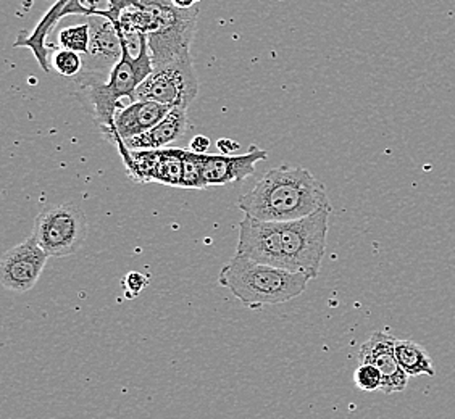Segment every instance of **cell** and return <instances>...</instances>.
<instances>
[{
	"label": "cell",
	"mask_w": 455,
	"mask_h": 419,
	"mask_svg": "<svg viewBox=\"0 0 455 419\" xmlns=\"http://www.w3.org/2000/svg\"><path fill=\"white\" fill-rule=\"evenodd\" d=\"M244 217L286 223L306 218L330 207V199L315 176L302 166L281 165L263 173L249 193L237 199Z\"/></svg>",
	"instance_id": "obj_1"
},
{
	"label": "cell",
	"mask_w": 455,
	"mask_h": 419,
	"mask_svg": "<svg viewBox=\"0 0 455 419\" xmlns=\"http://www.w3.org/2000/svg\"><path fill=\"white\" fill-rule=\"evenodd\" d=\"M310 281L302 273L275 268L239 255H235L219 274L220 286L251 310L288 304L306 292Z\"/></svg>",
	"instance_id": "obj_2"
},
{
	"label": "cell",
	"mask_w": 455,
	"mask_h": 419,
	"mask_svg": "<svg viewBox=\"0 0 455 419\" xmlns=\"http://www.w3.org/2000/svg\"><path fill=\"white\" fill-rule=\"evenodd\" d=\"M331 205L296 221L278 223L286 270L302 273L310 280L320 274L330 229Z\"/></svg>",
	"instance_id": "obj_3"
},
{
	"label": "cell",
	"mask_w": 455,
	"mask_h": 419,
	"mask_svg": "<svg viewBox=\"0 0 455 419\" xmlns=\"http://www.w3.org/2000/svg\"><path fill=\"white\" fill-rule=\"evenodd\" d=\"M152 15L148 45L152 67L164 65L189 52L197 27L199 9L180 10L172 0H140Z\"/></svg>",
	"instance_id": "obj_4"
},
{
	"label": "cell",
	"mask_w": 455,
	"mask_h": 419,
	"mask_svg": "<svg viewBox=\"0 0 455 419\" xmlns=\"http://www.w3.org/2000/svg\"><path fill=\"white\" fill-rule=\"evenodd\" d=\"M89 226L84 210L78 203H59L43 210L35 219L33 234L37 244L52 258L76 254L86 242Z\"/></svg>",
	"instance_id": "obj_5"
},
{
	"label": "cell",
	"mask_w": 455,
	"mask_h": 419,
	"mask_svg": "<svg viewBox=\"0 0 455 419\" xmlns=\"http://www.w3.org/2000/svg\"><path fill=\"white\" fill-rule=\"evenodd\" d=\"M199 94L191 52L156 67L136 91V100H150L172 108H188Z\"/></svg>",
	"instance_id": "obj_6"
},
{
	"label": "cell",
	"mask_w": 455,
	"mask_h": 419,
	"mask_svg": "<svg viewBox=\"0 0 455 419\" xmlns=\"http://www.w3.org/2000/svg\"><path fill=\"white\" fill-rule=\"evenodd\" d=\"M49 255L37 244L35 236L25 239L21 244L10 249L0 260L2 286L18 294H25L35 288L45 268Z\"/></svg>",
	"instance_id": "obj_7"
},
{
	"label": "cell",
	"mask_w": 455,
	"mask_h": 419,
	"mask_svg": "<svg viewBox=\"0 0 455 419\" xmlns=\"http://www.w3.org/2000/svg\"><path fill=\"white\" fill-rule=\"evenodd\" d=\"M395 336L385 328L373 332L357 353L359 363H368L379 369L383 376L381 392L386 395L403 392L409 385V376L403 373L395 357Z\"/></svg>",
	"instance_id": "obj_8"
},
{
	"label": "cell",
	"mask_w": 455,
	"mask_h": 419,
	"mask_svg": "<svg viewBox=\"0 0 455 419\" xmlns=\"http://www.w3.org/2000/svg\"><path fill=\"white\" fill-rule=\"evenodd\" d=\"M88 23L91 27V44L89 52L81 55L83 73L110 76L115 65L122 59V36L114 21L108 18L91 15Z\"/></svg>",
	"instance_id": "obj_9"
},
{
	"label": "cell",
	"mask_w": 455,
	"mask_h": 419,
	"mask_svg": "<svg viewBox=\"0 0 455 419\" xmlns=\"http://www.w3.org/2000/svg\"><path fill=\"white\" fill-rule=\"evenodd\" d=\"M267 158H268V152L257 146H251V149L244 155H221V154L199 155L204 187L227 186V184L244 181L247 178L255 175L257 162H263Z\"/></svg>",
	"instance_id": "obj_10"
},
{
	"label": "cell",
	"mask_w": 455,
	"mask_h": 419,
	"mask_svg": "<svg viewBox=\"0 0 455 419\" xmlns=\"http://www.w3.org/2000/svg\"><path fill=\"white\" fill-rule=\"evenodd\" d=\"M170 112L172 107L150 100H136L126 105L115 115V139L112 144L118 149L124 140L156 128Z\"/></svg>",
	"instance_id": "obj_11"
},
{
	"label": "cell",
	"mask_w": 455,
	"mask_h": 419,
	"mask_svg": "<svg viewBox=\"0 0 455 419\" xmlns=\"http://www.w3.org/2000/svg\"><path fill=\"white\" fill-rule=\"evenodd\" d=\"M188 124H189L188 108L175 107L162 122L158 123L156 128H152L150 131L136 136L132 139L124 140L122 146L128 150L164 149V147H167L168 144L183 138L188 131Z\"/></svg>",
	"instance_id": "obj_12"
},
{
	"label": "cell",
	"mask_w": 455,
	"mask_h": 419,
	"mask_svg": "<svg viewBox=\"0 0 455 419\" xmlns=\"http://www.w3.org/2000/svg\"><path fill=\"white\" fill-rule=\"evenodd\" d=\"M395 357H397V361L403 368V373L409 377H413V376L435 377L436 376L435 363H433L428 350L425 349L419 342L397 339L395 341Z\"/></svg>",
	"instance_id": "obj_13"
},
{
	"label": "cell",
	"mask_w": 455,
	"mask_h": 419,
	"mask_svg": "<svg viewBox=\"0 0 455 419\" xmlns=\"http://www.w3.org/2000/svg\"><path fill=\"white\" fill-rule=\"evenodd\" d=\"M184 154L186 149L156 150L152 183L183 187Z\"/></svg>",
	"instance_id": "obj_14"
},
{
	"label": "cell",
	"mask_w": 455,
	"mask_h": 419,
	"mask_svg": "<svg viewBox=\"0 0 455 419\" xmlns=\"http://www.w3.org/2000/svg\"><path fill=\"white\" fill-rule=\"evenodd\" d=\"M59 41H60L61 49L73 51V52L79 53V55H86L89 52V44H91V27H89V23L61 29Z\"/></svg>",
	"instance_id": "obj_15"
},
{
	"label": "cell",
	"mask_w": 455,
	"mask_h": 419,
	"mask_svg": "<svg viewBox=\"0 0 455 419\" xmlns=\"http://www.w3.org/2000/svg\"><path fill=\"white\" fill-rule=\"evenodd\" d=\"M354 384L362 392H377L381 391L383 376L377 367L368 363H359V367L354 371Z\"/></svg>",
	"instance_id": "obj_16"
},
{
	"label": "cell",
	"mask_w": 455,
	"mask_h": 419,
	"mask_svg": "<svg viewBox=\"0 0 455 419\" xmlns=\"http://www.w3.org/2000/svg\"><path fill=\"white\" fill-rule=\"evenodd\" d=\"M52 65L63 76H78L83 73V57L67 49H61L53 55Z\"/></svg>",
	"instance_id": "obj_17"
},
{
	"label": "cell",
	"mask_w": 455,
	"mask_h": 419,
	"mask_svg": "<svg viewBox=\"0 0 455 419\" xmlns=\"http://www.w3.org/2000/svg\"><path fill=\"white\" fill-rule=\"evenodd\" d=\"M183 189H205L201 175L199 154L186 149L184 154Z\"/></svg>",
	"instance_id": "obj_18"
},
{
	"label": "cell",
	"mask_w": 455,
	"mask_h": 419,
	"mask_svg": "<svg viewBox=\"0 0 455 419\" xmlns=\"http://www.w3.org/2000/svg\"><path fill=\"white\" fill-rule=\"evenodd\" d=\"M149 276L138 273V271H132L123 278V290H124V297L132 298L140 297V294L149 286Z\"/></svg>",
	"instance_id": "obj_19"
},
{
	"label": "cell",
	"mask_w": 455,
	"mask_h": 419,
	"mask_svg": "<svg viewBox=\"0 0 455 419\" xmlns=\"http://www.w3.org/2000/svg\"><path fill=\"white\" fill-rule=\"evenodd\" d=\"M108 4H110V9L106 10V12H99L96 15L108 18L114 23H116L120 20V15H122L123 12L130 9L132 5H138L140 0H108Z\"/></svg>",
	"instance_id": "obj_20"
},
{
	"label": "cell",
	"mask_w": 455,
	"mask_h": 419,
	"mask_svg": "<svg viewBox=\"0 0 455 419\" xmlns=\"http://www.w3.org/2000/svg\"><path fill=\"white\" fill-rule=\"evenodd\" d=\"M211 147V139L209 138H205V136H196L193 140H191V144H189V150H193L194 154H199V155H204V154H207V149Z\"/></svg>",
	"instance_id": "obj_21"
},
{
	"label": "cell",
	"mask_w": 455,
	"mask_h": 419,
	"mask_svg": "<svg viewBox=\"0 0 455 419\" xmlns=\"http://www.w3.org/2000/svg\"><path fill=\"white\" fill-rule=\"evenodd\" d=\"M221 155H233V152L241 149V146L233 139H220L217 142Z\"/></svg>",
	"instance_id": "obj_22"
},
{
	"label": "cell",
	"mask_w": 455,
	"mask_h": 419,
	"mask_svg": "<svg viewBox=\"0 0 455 419\" xmlns=\"http://www.w3.org/2000/svg\"><path fill=\"white\" fill-rule=\"evenodd\" d=\"M172 4L175 5L176 9L191 10L196 9L199 0H172Z\"/></svg>",
	"instance_id": "obj_23"
}]
</instances>
